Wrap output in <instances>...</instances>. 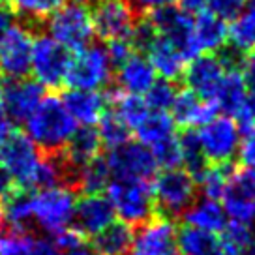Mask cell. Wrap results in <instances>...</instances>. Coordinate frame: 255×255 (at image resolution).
<instances>
[{
    "mask_svg": "<svg viewBox=\"0 0 255 255\" xmlns=\"http://www.w3.org/2000/svg\"><path fill=\"white\" fill-rule=\"evenodd\" d=\"M2 227H4V210L0 207V231H2Z\"/></svg>",
    "mask_w": 255,
    "mask_h": 255,
    "instance_id": "cell-55",
    "label": "cell"
},
{
    "mask_svg": "<svg viewBox=\"0 0 255 255\" xmlns=\"http://www.w3.org/2000/svg\"><path fill=\"white\" fill-rule=\"evenodd\" d=\"M223 233L237 255H255V225L229 222Z\"/></svg>",
    "mask_w": 255,
    "mask_h": 255,
    "instance_id": "cell-36",
    "label": "cell"
},
{
    "mask_svg": "<svg viewBox=\"0 0 255 255\" xmlns=\"http://www.w3.org/2000/svg\"><path fill=\"white\" fill-rule=\"evenodd\" d=\"M144 53H146V58H148L150 66L154 68L156 75H159L161 79L176 81L178 77L184 75L188 60L165 38H161V36L156 34V38L148 43V47L144 49Z\"/></svg>",
    "mask_w": 255,
    "mask_h": 255,
    "instance_id": "cell-22",
    "label": "cell"
},
{
    "mask_svg": "<svg viewBox=\"0 0 255 255\" xmlns=\"http://www.w3.org/2000/svg\"><path fill=\"white\" fill-rule=\"evenodd\" d=\"M180 2V8L188 13H203L208 9V2L210 0H178Z\"/></svg>",
    "mask_w": 255,
    "mask_h": 255,
    "instance_id": "cell-50",
    "label": "cell"
},
{
    "mask_svg": "<svg viewBox=\"0 0 255 255\" xmlns=\"http://www.w3.org/2000/svg\"><path fill=\"white\" fill-rule=\"evenodd\" d=\"M229 175H231V169L227 167V163H222V165L212 163V165H207L203 169L193 180H195V186L203 193V197L220 201L223 195V190L227 186Z\"/></svg>",
    "mask_w": 255,
    "mask_h": 255,
    "instance_id": "cell-33",
    "label": "cell"
},
{
    "mask_svg": "<svg viewBox=\"0 0 255 255\" xmlns=\"http://www.w3.org/2000/svg\"><path fill=\"white\" fill-rule=\"evenodd\" d=\"M180 146H182V165L193 178L199 175L203 169L207 167V159L203 158V152H201L195 133H186L180 137Z\"/></svg>",
    "mask_w": 255,
    "mask_h": 255,
    "instance_id": "cell-41",
    "label": "cell"
},
{
    "mask_svg": "<svg viewBox=\"0 0 255 255\" xmlns=\"http://www.w3.org/2000/svg\"><path fill=\"white\" fill-rule=\"evenodd\" d=\"M111 100H113V105H115L113 113L126 124V128L129 131H133L141 124V120L150 111L143 96L126 94L122 90H117V92L111 94Z\"/></svg>",
    "mask_w": 255,
    "mask_h": 255,
    "instance_id": "cell-31",
    "label": "cell"
},
{
    "mask_svg": "<svg viewBox=\"0 0 255 255\" xmlns=\"http://www.w3.org/2000/svg\"><path fill=\"white\" fill-rule=\"evenodd\" d=\"M49 36L58 41L68 51H79L90 45L94 38V24L90 8L83 2H64L53 15L49 17Z\"/></svg>",
    "mask_w": 255,
    "mask_h": 255,
    "instance_id": "cell-5",
    "label": "cell"
},
{
    "mask_svg": "<svg viewBox=\"0 0 255 255\" xmlns=\"http://www.w3.org/2000/svg\"><path fill=\"white\" fill-rule=\"evenodd\" d=\"M109 180H111V175H109V169H107L104 159L96 158L92 161L85 163V165L77 167L75 182H77L81 190L85 191V195H88V193H102L107 188Z\"/></svg>",
    "mask_w": 255,
    "mask_h": 255,
    "instance_id": "cell-32",
    "label": "cell"
},
{
    "mask_svg": "<svg viewBox=\"0 0 255 255\" xmlns=\"http://www.w3.org/2000/svg\"><path fill=\"white\" fill-rule=\"evenodd\" d=\"M235 122H237L242 135L255 131V94L248 92L244 104L240 105V109L235 113Z\"/></svg>",
    "mask_w": 255,
    "mask_h": 255,
    "instance_id": "cell-42",
    "label": "cell"
},
{
    "mask_svg": "<svg viewBox=\"0 0 255 255\" xmlns=\"http://www.w3.org/2000/svg\"><path fill=\"white\" fill-rule=\"evenodd\" d=\"M240 75L246 83V88L250 94H255V49L250 51L246 58L240 62Z\"/></svg>",
    "mask_w": 255,
    "mask_h": 255,
    "instance_id": "cell-47",
    "label": "cell"
},
{
    "mask_svg": "<svg viewBox=\"0 0 255 255\" xmlns=\"http://www.w3.org/2000/svg\"><path fill=\"white\" fill-rule=\"evenodd\" d=\"M148 21L158 36L165 38L175 45L186 60L199 56V49L193 40V17L182 8H163L148 13Z\"/></svg>",
    "mask_w": 255,
    "mask_h": 255,
    "instance_id": "cell-11",
    "label": "cell"
},
{
    "mask_svg": "<svg viewBox=\"0 0 255 255\" xmlns=\"http://www.w3.org/2000/svg\"><path fill=\"white\" fill-rule=\"evenodd\" d=\"M176 88L173 87V81H156L150 87V90L144 94V102L152 111H163L167 113L171 105L175 102Z\"/></svg>",
    "mask_w": 255,
    "mask_h": 255,
    "instance_id": "cell-40",
    "label": "cell"
},
{
    "mask_svg": "<svg viewBox=\"0 0 255 255\" xmlns=\"http://www.w3.org/2000/svg\"><path fill=\"white\" fill-rule=\"evenodd\" d=\"M43 96L45 88L38 81L21 77V79H11L8 85H4L0 98L9 119L24 122L40 105Z\"/></svg>",
    "mask_w": 255,
    "mask_h": 255,
    "instance_id": "cell-17",
    "label": "cell"
},
{
    "mask_svg": "<svg viewBox=\"0 0 255 255\" xmlns=\"http://www.w3.org/2000/svg\"><path fill=\"white\" fill-rule=\"evenodd\" d=\"M30 255H62V252L53 244V240H36Z\"/></svg>",
    "mask_w": 255,
    "mask_h": 255,
    "instance_id": "cell-49",
    "label": "cell"
},
{
    "mask_svg": "<svg viewBox=\"0 0 255 255\" xmlns=\"http://www.w3.org/2000/svg\"><path fill=\"white\" fill-rule=\"evenodd\" d=\"M117 68H119V73H117L119 87L126 94L144 96L158 81V75L148 62V58L139 53H131Z\"/></svg>",
    "mask_w": 255,
    "mask_h": 255,
    "instance_id": "cell-21",
    "label": "cell"
},
{
    "mask_svg": "<svg viewBox=\"0 0 255 255\" xmlns=\"http://www.w3.org/2000/svg\"><path fill=\"white\" fill-rule=\"evenodd\" d=\"M70 58V51L53 40L49 34L34 38L30 56V72L34 81H38L43 88H58L64 85Z\"/></svg>",
    "mask_w": 255,
    "mask_h": 255,
    "instance_id": "cell-8",
    "label": "cell"
},
{
    "mask_svg": "<svg viewBox=\"0 0 255 255\" xmlns=\"http://www.w3.org/2000/svg\"><path fill=\"white\" fill-rule=\"evenodd\" d=\"M13 180L9 178V175L2 169V165H0V197H8L9 193L13 191Z\"/></svg>",
    "mask_w": 255,
    "mask_h": 255,
    "instance_id": "cell-52",
    "label": "cell"
},
{
    "mask_svg": "<svg viewBox=\"0 0 255 255\" xmlns=\"http://www.w3.org/2000/svg\"><path fill=\"white\" fill-rule=\"evenodd\" d=\"M96 131L100 135L102 146H107L109 150L129 141V129L113 111H105L102 115V119L98 120V129Z\"/></svg>",
    "mask_w": 255,
    "mask_h": 255,
    "instance_id": "cell-34",
    "label": "cell"
},
{
    "mask_svg": "<svg viewBox=\"0 0 255 255\" xmlns=\"http://www.w3.org/2000/svg\"><path fill=\"white\" fill-rule=\"evenodd\" d=\"M222 207L231 222L255 223V169L231 171L222 195Z\"/></svg>",
    "mask_w": 255,
    "mask_h": 255,
    "instance_id": "cell-13",
    "label": "cell"
},
{
    "mask_svg": "<svg viewBox=\"0 0 255 255\" xmlns=\"http://www.w3.org/2000/svg\"><path fill=\"white\" fill-rule=\"evenodd\" d=\"M62 255H100L96 252L94 248H88L85 244H81V246L73 248V250H68V252H64Z\"/></svg>",
    "mask_w": 255,
    "mask_h": 255,
    "instance_id": "cell-54",
    "label": "cell"
},
{
    "mask_svg": "<svg viewBox=\"0 0 255 255\" xmlns=\"http://www.w3.org/2000/svg\"><path fill=\"white\" fill-rule=\"evenodd\" d=\"M75 129L77 124L56 96H43L40 105L24 120V135L49 154L62 150Z\"/></svg>",
    "mask_w": 255,
    "mask_h": 255,
    "instance_id": "cell-2",
    "label": "cell"
},
{
    "mask_svg": "<svg viewBox=\"0 0 255 255\" xmlns=\"http://www.w3.org/2000/svg\"><path fill=\"white\" fill-rule=\"evenodd\" d=\"M248 98V88L246 83L242 79L240 72L231 66L225 77H223L222 85L218 88V94H216L214 102L218 113L223 111L227 117H235V113L240 109V105L244 104V100Z\"/></svg>",
    "mask_w": 255,
    "mask_h": 255,
    "instance_id": "cell-28",
    "label": "cell"
},
{
    "mask_svg": "<svg viewBox=\"0 0 255 255\" xmlns=\"http://www.w3.org/2000/svg\"><path fill=\"white\" fill-rule=\"evenodd\" d=\"M195 139L207 163L222 165V163H229L237 156L242 133L233 117L216 115L207 124L197 128Z\"/></svg>",
    "mask_w": 255,
    "mask_h": 255,
    "instance_id": "cell-7",
    "label": "cell"
},
{
    "mask_svg": "<svg viewBox=\"0 0 255 255\" xmlns=\"http://www.w3.org/2000/svg\"><path fill=\"white\" fill-rule=\"evenodd\" d=\"M169 111H171V119L176 126H182L186 129L201 128L218 115V109H216L214 104H210L207 100L199 98L197 94H193L188 88L176 92L175 102H173Z\"/></svg>",
    "mask_w": 255,
    "mask_h": 255,
    "instance_id": "cell-19",
    "label": "cell"
},
{
    "mask_svg": "<svg viewBox=\"0 0 255 255\" xmlns=\"http://www.w3.org/2000/svg\"><path fill=\"white\" fill-rule=\"evenodd\" d=\"M53 244H55L60 252H68V250H73V248H77L83 244V235H81L75 227H68V229H64V231L56 233L55 237H53Z\"/></svg>",
    "mask_w": 255,
    "mask_h": 255,
    "instance_id": "cell-44",
    "label": "cell"
},
{
    "mask_svg": "<svg viewBox=\"0 0 255 255\" xmlns=\"http://www.w3.org/2000/svg\"><path fill=\"white\" fill-rule=\"evenodd\" d=\"M4 85H6V83H4V77L0 75V96H2V90H4Z\"/></svg>",
    "mask_w": 255,
    "mask_h": 255,
    "instance_id": "cell-56",
    "label": "cell"
},
{
    "mask_svg": "<svg viewBox=\"0 0 255 255\" xmlns=\"http://www.w3.org/2000/svg\"><path fill=\"white\" fill-rule=\"evenodd\" d=\"M184 222L188 227L218 235V233L225 231L229 218L225 214L220 201L203 197L199 201H193L190 207L184 210Z\"/></svg>",
    "mask_w": 255,
    "mask_h": 255,
    "instance_id": "cell-24",
    "label": "cell"
},
{
    "mask_svg": "<svg viewBox=\"0 0 255 255\" xmlns=\"http://www.w3.org/2000/svg\"><path fill=\"white\" fill-rule=\"evenodd\" d=\"M176 244L180 255H237V252L225 239L188 225H184L176 233Z\"/></svg>",
    "mask_w": 255,
    "mask_h": 255,
    "instance_id": "cell-23",
    "label": "cell"
},
{
    "mask_svg": "<svg viewBox=\"0 0 255 255\" xmlns=\"http://www.w3.org/2000/svg\"><path fill=\"white\" fill-rule=\"evenodd\" d=\"M244 4H246V0H210L207 11L216 13L218 17L227 21L237 15L240 9L244 8Z\"/></svg>",
    "mask_w": 255,
    "mask_h": 255,
    "instance_id": "cell-43",
    "label": "cell"
},
{
    "mask_svg": "<svg viewBox=\"0 0 255 255\" xmlns=\"http://www.w3.org/2000/svg\"><path fill=\"white\" fill-rule=\"evenodd\" d=\"M90 13L94 32L102 40H124L135 26V11L128 0H96Z\"/></svg>",
    "mask_w": 255,
    "mask_h": 255,
    "instance_id": "cell-16",
    "label": "cell"
},
{
    "mask_svg": "<svg viewBox=\"0 0 255 255\" xmlns=\"http://www.w3.org/2000/svg\"><path fill=\"white\" fill-rule=\"evenodd\" d=\"M4 210V222H8L13 229L24 231L32 222L30 214V195L24 193H9Z\"/></svg>",
    "mask_w": 255,
    "mask_h": 255,
    "instance_id": "cell-35",
    "label": "cell"
},
{
    "mask_svg": "<svg viewBox=\"0 0 255 255\" xmlns=\"http://www.w3.org/2000/svg\"><path fill=\"white\" fill-rule=\"evenodd\" d=\"M36 239L26 231H0V255H30Z\"/></svg>",
    "mask_w": 255,
    "mask_h": 255,
    "instance_id": "cell-39",
    "label": "cell"
},
{
    "mask_svg": "<svg viewBox=\"0 0 255 255\" xmlns=\"http://www.w3.org/2000/svg\"><path fill=\"white\" fill-rule=\"evenodd\" d=\"M176 227L169 218H150L133 233L128 255H180Z\"/></svg>",
    "mask_w": 255,
    "mask_h": 255,
    "instance_id": "cell-14",
    "label": "cell"
},
{
    "mask_svg": "<svg viewBox=\"0 0 255 255\" xmlns=\"http://www.w3.org/2000/svg\"><path fill=\"white\" fill-rule=\"evenodd\" d=\"M9 2H13V0H0V6H6V4H9Z\"/></svg>",
    "mask_w": 255,
    "mask_h": 255,
    "instance_id": "cell-57",
    "label": "cell"
},
{
    "mask_svg": "<svg viewBox=\"0 0 255 255\" xmlns=\"http://www.w3.org/2000/svg\"><path fill=\"white\" fill-rule=\"evenodd\" d=\"M133 231L124 222H113L107 229L94 237V250L100 255H128Z\"/></svg>",
    "mask_w": 255,
    "mask_h": 255,
    "instance_id": "cell-30",
    "label": "cell"
},
{
    "mask_svg": "<svg viewBox=\"0 0 255 255\" xmlns=\"http://www.w3.org/2000/svg\"><path fill=\"white\" fill-rule=\"evenodd\" d=\"M237 156H239L242 167L255 169V131L242 135Z\"/></svg>",
    "mask_w": 255,
    "mask_h": 255,
    "instance_id": "cell-45",
    "label": "cell"
},
{
    "mask_svg": "<svg viewBox=\"0 0 255 255\" xmlns=\"http://www.w3.org/2000/svg\"><path fill=\"white\" fill-rule=\"evenodd\" d=\"M107 201L111 203L115 216L128 225H141L154 216L156 201L152 195V184L144 180H119L107 184Z\"/></svg>",
    "mask_w": 255,
    "mask_h": 255,
    "instance_id": "cell-4",
    "label": "cell"
},
{
    "mask_svg": "<svg viewBox=\"0 0 255 255\" xmlns=\"http://www.w3.org/2000/svg\"><path fill=\"white\" fill-rule=\"evenodd\" d=\"M75 207H77V195L66 184L41 188L30 195L32 222L51 237L72 227Z\"/></svg>",
    "mask_w": 255,
    "mask_h": 255,
    "instance_id": "cell-3",
    "label": "cell"
},
{
    "mask_svg": "<svg viewBox=\"0 0 255 255\" xmlns=\"http://www.w3.org/2000/svg\"><path fill=\"white\" fill-rule=\"evenodd\" d=\"M227 41L235 51L250 53L255 49V0H246L244 8L227 24Z\"/></svg>",
    "mask_w": 255,
    "mask_h": 255,
    "instance_id": "cell-27",
    "label": "cell"
},
{
    "mask_svg": "<svg viewBox=\"0 0 255 255\" xmlns=\"http://www.w3.org/2000/svg\"><path fill=\"white\" fill-rule=\"evenodd\" d=\"M193 40L199 53H218L227 43V21L203 11L193 17Z\"/></svg>",
    "mask_w": 255,
    "mask_h": 255,
    "instance_id": "cell-25",
    "label": "cell"
},
{
    "mask_svg": "<svg viewBox=\"0 0 255 255\" xmlns=\"http://www.w3.org/2000/svg\"><path fill=\"white\" fill-rule=\"evenodd\" d=\"M66 111L77 126H94L102 119L107 105L105 98L100 90H73L70 88L60 98Z\"/></svg>",
    "mask_w": 255,
    "mask_h": 255,
    "instance_id": "cell-20",
    "label": "cell"
},
{
    "mask_svg": "<svg viewBox=\"0 0 255 255\" xmlns=\"http://www.w3.org/2000/svg\"><path fill=\"white\" fill-rule=\"evenodd\" d=\"M231 66H235L233 60H225L223 56H218L214 53L195 56L188 66V70H184L188 90L212 104L218 94V88Z\"/></svg>",
    "mask_w": 255,
    "mask_h": 255,
    "instance_id": "cell-15",
    "label": "cell"
},
{
    "mask_svg": "<svg viewBox=\"0 0 255 255\" xmlns=\"http://www.w3.org/2000/svg\"><path fill=\"white\" fill-rule=\"evenodd\" d=\"M66 0H13L15 11L28 21H43L55 13Z\"/></svg>",
    "mask_w": 255,
    "mask_h": 255,
    "instance_id": "cell-38",
    "label": "cell"
},
{
    "mask_svg": "<svg viewBox=\"0 0 255 255\" xmlns=\"http://www.w3.org/2000/svg\"><path fill=\"white\" fill-rule=\"evenodd\" d=\"M62 150L66 163L70 167L77 169L100 156L102 141H100L98 131L92 126H81L75 129V133L70 137V141L66 143Z\"/></svg>",
    "mask_w": 255,
    "mask_h": 255,
    "instance_id": "cell-26",
    "label": "cell"
},
{
    "mask_svg": "<svg viewBox=\"0 0 255 255\" xmlns=\"http://www.w3.org/2000/svg\"><path fill=\"white\" fill-rule=\"evenodd\" d=\"M105 49H107V53H109V58H111L113 66H120L131 53H135V49L131 47V43H129L128 38L109 41V45Z\"/></svg>",
    "mask_w": 255,
    "mask_h": 255,
    "instance_id": "cell-46",
    "label": "cell"
},
{
    "mask_svg": "<svg viewBox=\"0 0 255 255\" xmlns=\"http://www.w3.org/2000/svg\"><path fill=\"white\" fill-rule=\"evenodd\" d=\"M11 11H9L6 6H0V34L8 28L9 24H11Z\"/></svg>",
    "mask_w": 255,
    "mask_h": 255,
    "instance_id": "cell-53",
    "label": "cell"
},
{
    "mask_svg": "<svg viewBox=\"0 0 255 255\" xmlns=\"http://www.w3.org/2000/svg\"><path fill=\"white\" fill-rule=\"evenodd\" d=\"M0 165L13 184L23 190H41L62 184L64 165L51 156H41L28 137L11 131L0 146Z\"/></svg>",
    "mask_w": 255,
    "mask_h": 255,
    "instance_id": "cell-1",
    "label": "cell"
},
{
    "mask_svg": "<svg viewBox=\"0 0 255 255\" xmlns=\"http://www.w3.org/2000/svg\"><path fill=\"white\" fill-rule=\"evenodd\" d=\"M115 222L111 203L102 193H88L81 201H77L75 216H73V227L83 237H92L107 229Z\"/></svg>",
    "mask_w": 255,
    "mask_h": 255,
    "instance_id": "cell-18",
    "label": "cell"
},
{
    "mask_svg": "<svg viewBox=\"0 0 255 255\" xmlns=\"http://www.w3.org/2000/svg\"><path fill=\"white\" fill-rule=\"evenodd\" d=\"M113 68L104 45H87L70 58L64 83L73 90H100L109 85Z\"/></svg>",
    "mask_w": 255,
    "mask_h": 255,
    "instance_id": "cell-6",
    "label": "cell"
},
{
    "mask_svg": "<svg viewBox=\"0 0 255 255\" xmlns=\"http://www.w3.org/2000/svg\"><path fill=\"white\" fill-rule=\"evenodd\" d=\"M11 133V119L8 117V113L4 109V105L0 104V146L4 144V141Z\"/></svg>",
    "mask_w": 255,
    "mask_h": 255,
    "instance_id": "cell-51",
    "label": "cell"
},
{
    "mask_svg": "<svg viewBox=\"0 0 255 255\" xmlns=\"http://www.w3.org/2000/svg\"><path fill=\"white\" fill-rule=\"evenodd\" d=\"M148 150H150L152 158H154L158 167L178 169V165H182V146H180V137L176 133L167 137L161 143L154 144Z\"/></svg>",
    "mask_w": 255,
    "mask_h": 255,
    "instance_id": "cell-37",
    "label": "cell"
},
{
    "mask_svg": "<svg viewBox=\"0 0 255 255\" xmlns=\"http://www.w3.org/2000/svg\"><path fill=\"white\" fill-rule=\"evenodd\" d=\"M176 0H128V4L131 6L133 11H141V13H152L156 9H163L173 6Z\"/></svg>",
    "mask_w": 255,
    "mask_h": 255,
    "instance_id": "cell-48",
    "label": "cell"
},
{
    "mask_svg": "<svg viewBox=\"0 0 255 255\" xmlns=\"http://www.w3.org/2000/svg\"><path fill=\"white\" fill-rule=\"evenodd\" d=\"M77 2H87V0H77Z\"/></svg>",
    "mask_w": 255,
    "mask_h": 255,
    "instance_id": "cell-58",
    "label": "cell"
},
{
    "mask_svg": "<svg viewBox=\"0 0 255 255\" xmlns=\"http://www.w3.org/2000/svg\"><path fill=\"white\" fill-rule=\"evenodd\" d=\"M105 165L111 178L119 180H144L150 182L156 176L158 165L152 158L150 150L141 143H124L111 148L105 156Z\"/></svg>",
    "mask_w": 255,
    "mask_h": 255,
    "instance_id": "cell-10",
    "label": "cell"
},
{
    "mask_svg": "<svg viewBox=\"0 0 255 255\" xmlns=\"http://www.w3.org/2000/svg\"><path fill=\"white\" fill-rule=\"evenodd\" d=\"M197 186L193 176L184 169H163V173L156 175L152 184V195L165 214H184V210L195 201Z\"/></svg>",
    "mask_w": 255,
    "mask_h": 255,
    "instance_id": "cell-9",
    "label": "cell"
},
{
    "mask_svg": "<svg viewBox=\"0 0 255 255\" xmlns=\"http://www.w3.org/2000/svg\"><path fill=\"white\" fill-rule=\"evenodd\" d=\"M137 135V143L152 148L154 144L165 141L167 137L175 135V122L171 115L163 111H148V115L141 120V124L133 129Z\"/></svg>",
    "mask_w": 255,
    "mask_h": 255,
    "instance_id": "cell-29",
    "label": "cell"
},
{
    "mask_svg": "<svg viewBox=\"0 0 255 255\" xmlns=\"http://www.w3.org/2000/svg\"><path fill=\"white\" fill-rule=\"evenodd\" d=\"M34 36L23 24H9L0 34V75L21 79L30 73Z\"/></svg>",
    "mask_w": 255,
    "mask_h": 255,
    "instance_id": "cell-12",
    "label": "cell"
}]
</instances>
